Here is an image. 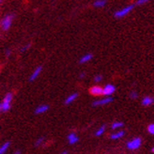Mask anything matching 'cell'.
Masks as SVG:
<instances>
[{
  "label": "cell",
  "instance_id": "obj_1",
  "mask_svg": "<svg viewBox=\"0 0 154 154\" xmlns=\"http://www.w3.org/2000/svg\"><path fill=\"white\" fill-rule=\"evenodd\" d=\"M12 101V94L11 93H8L1 103V107H2V112H7L9 111L11 108V104Z\"/></svg>",
  "mask_w": 154,
  "mask_h": 154
},
{
  "label": "cell",
  "instance_id": "obj_2",
  "mask_svg": "<svg viewBox=\"0 0 154 154\" xmlns=\"http://www.w3.org/2000/svg\"><path fill=\"white\" fill-rule=\"evenodd\" d=\"M134 9V5H129L127 7H124V8H122V9L119 10L115 12V17L116 18H122V17H124L126 16L127 14H129L131 11H133Z\"/></svg>",
  "mask_w": 154,
  "mask_h": 154
},
{
  "label": "cell",
  "instance_id": "obj_3",
  "mask_svg": "<svg viewBox=\"0 0 154 154\" xmlns=\"http://www.w3.org/2000/svg\"><path fill=\"white\" fill-rule=\"evenodd\" d=\"M141 144H142L141 138H139V137L134 138V139L130 140V141L127 143V149H130V150H135V149H138L140 148Z\"/></svg>",
  "mask_w": 154,
  "mask_h": 154
},
{
  "label": "cell",
  "instance_id": "obj_4",
  "mask_svg": "<svg viewBox=\"0 0 154 154\" xmlns=\"http://www.w3.org/2000/svg\"><path fill=\"white\" fill-rule=\"evenodd\" d=\"M12 20H13V16L12 15H7V16H5L3 19H2V21H1V27H2V29L3 30H8L10 27H11V24H12Z\"/></svg>",
  "mask_w": 154,
  "mask_h": 154
},
{
  "label": "cell",
  "instance_id": "obj_5",
  "mask_svg": "<svg viewBox=\"0 0 154 154\" xmlns=\"http://www.w3.org/2000/svg\"><path fill=\"white\" fill-rule=\"evenodd\" d=\"M115 91H116L115 86H113L111 84H107L103 88V95H104L106 97H110L112 94H114Z\"/></svg>",
  "mask_w": 154,
  "mask_h": 154
},
{
  "label": "cell",
  "instance_id": "obj_6",
  "mask_svg": "<svg viewBox=\"0 0 154 154\" xmlns=\"http://www.w3.org/2000/svg\"><path fill=\"white\" fill-rule=\"evenodd\" d=\"M112 102H113V99L111 97H104L103 99H100V100H97V101L93 102L92 105L93 106H103V105H106Z\"/></svg>",
  "mask_w": 154,
  "mask_h": 154
},
{
  "label": "cell",
  "instance_id": "obj_7",
  "mask_svg": "<svg viewBox=\"0 0 154 154\" xmlns=\"http://www.w3.org/2000/svg\"><path fill=\"white\" fill-rule=\"evenodd\" d=\"M89 93L92 96H102L103 95V88L100 87V86H93L91 87L89 89Z\"/></svg>",
  "mask_w": 154,
  "mask_h": 154
},
{
  "label": "cell",
  "instance_id": "obj_8",
  "mask_svg": "<svg viewBox=\"0 0 154 154\" xmlns=\"http://www.w3.org/2000/svg\"><path fill=\"white\" fill-rule=\"evenodd\" d=\"M42 71V66L37 67V68L35 69V70H34V72L31 73V75H30V77H29V81H30V82H33L34 80H36V79L38 78V75L41 74Z\"/></svg>",
  "mask_w": 154,
  "mask_h": 154
},
{
  "label": "cell",
  "instance_id": "obj_9",
  "mask_svg": "<svg viewBox=\"0 0 154 154\" xmlns=\"http://www.w3.org/2000/svg\"><path fill=\"white\" fill-rule=\"evenodd\" d=\"M125 134V132L122 130H119V131H115V133L111 134H110V138L112 140H118V139H120Z\"/></svg>",
  "mask_w": 154,
  "mask_h": 154
},
{
  "label": "cell",
  "instance_id": "obj_10",
  "mask_svg": "<svg viewBox=\"0 0 154 154\" xmlns=\"http://www.w3.org/2000/svg\"><path fill=\"white\" fill-rule=\"evenodd\" d=\"M49 109V106L47 104H42L40 106H38L37 108L35 109V114L36 115H41V114H43L45 113L46 111H48Z\"/></svg>",
  "mask_w": 154,
  "mask_h": 154
},
{
  "label": "cell",
  "instance_id": "obj_11",
  "mask_svg": "<svg viewBox=\"0 0 154 154\" xmlns=\"http://www.w3.org/2000/svg\"><path fill=\"white\" fill-rule=\"evenodd\" d=\"M78 140H79L78 136H77L76 134H74V133H71L70 134L68 135V142H69V144L74 145V144H76L77 142H78Z\"/></svg>",
  "mask_w": 154,
  "mask_h": 154
},
{
  "label": "cell",
  "instance_id": "obj_12",
  "mask_svg": "<svg viewBox=\"0 0 154 154\" xmlns=\"http://www.w3.org/2000/svg\"><path fill=\"white\" fill-rule=\"evenodd\" d=\"M154 103V99L150 96H146L142 100V104L144 106H149Z\"/></svg>",
  "mask_w": 154,
  "mask_h": 154
},
{
  "label": "cell",
  "instance_id": "obj_13",
  "mask_svg": "<svg viewBox=\"0 0 154 154\" xmlns=\"http://www.w3.org/2000/svg\"><path fill=\"white\" fill-rule=\"evenodd\" d=\"M77 97H78V94L77 93H72L71 95H69L65 100V104H71L77 99Z\"/></svg>",
  "mask_w": 154,
  "mask_h": 154
},
{
  "label": "cell",
  "instance_id": "obj_14",
  "mask_svg": "<svg viewBox=\"0 0 154 154\" xmlns=\"http://www.w3.org/2000/svg\"><path fill=\"white\" fill-rule=\"evenodd\" d=\"M91 58H92V55H91V54H86V55H84V56L80 58L79 63H80V64L87 63V62H88V61L91 60Z\"/></svg>",
  "mask_w": 154,
  "mask_h": 154
},
{
  "label": "cell",
  "instance_id": "obj_15",
  "mask_svg": "<svg viewBox=\"0 0 154 154\" xmlns=\"http://www.w3.org/2000/svg\"><path fill=\"white\" fill-rule=\"evenodd\" d=\"M10 146H11L10 142H5L3 145L0 146V154H5L7 152V150L9 149Z\"/></svg>",
  "mask_w": 154,
  "mask_h": 154
},
{
  "label": "cell",
  "instance_id": "obj_16",
  "mask_svg": "<svg viewBox=\"0 0 154 154\" xmlns=\"http://www.w3.org/2000/svg\"><path fill=\"white\" fill-rule=\"evenodd\" d=\"M122 127H123V123L120 122V121H115V122L112 123V125H111V128L114 131H119Z\"/></svg>",
  "mask_w": 154,
  "mask_h": 154
},
{
  "label": "cell",
  "instance_id": "obj_17",
  "mask_svg": "<svg viewBox=\"0 0 154 154\" xmlns=\"http://www.w3.org/2000/svg\"><path fill=\"white\" fill-rule=\"evenodd\" d=\"M105 4H106V0H96L93 3V6L96 8H103L105 6Z\"/></svg>",
  "mask_w": 154,
  "mask_h": 154
},
{
  "label": "cell",
  "instance_id": "obj_18",
  "mask_svg": "<svg viewBox=\"0 0 154 154\" xmlns=\"http://www.w3.org/2000/svg\"><path fill=\"white\" fill-rule=\"evenodd\" d=\"M105 126L104 125H103V126H101L100 127L97 131H96V133H95V135L96 136H102L104 133H105Z\"/></svg>",
  "mask_w": 154,
  "mask_h": 154
},
{
  "label": "cell",
  "instance_id": "obj_19",
  "mask_svg": "<svg viewBox=\"0 0 154 154\" xmlns=\"http://www.w3.org/2000/svg\"><path fill=\"white\" fill-rule=\"evenodd\" d=\"M148 132H149L150 134L154 135V123H151V124H149V125L148 126Z\"/></svg>",
  "mask_w": 154,
  "mask_h": 154
},
{
  "label": "cell",
  "instance_id": "obj_20",
  "mask_svg": "<svg viewBox=\"0 0 154 154\" xmlns=\"http://www.w3.org/2000/svg\"><path fill=\"white\" fill-rule=\"evenodd\" d=\"M43 141H44L43 137H41V138H38V139H37V141L35 142V147H40V146L43 143Z\"/></svg>",
  "mask_w": 154,
  "mask_h": 154
},
{
  "label": "cell",
  "instance_id": "obj_21",
  "mask_svg": "<svg viewBox=\"0 0 154 154\" xmlns=\"http://www.w3.org/2000/svg\"><path fill=\"white\" fill-rule=\"evenodd\" d=\"M137 97H138V94H137V92H135V91H132L130 93V98L131 99L135 100V99H137Z\"/></svg>",
  "mask_w": 154,
  "mask_h": 154
},
{
  "label": "cell",
  "instance_id": "obj_22",
  "mask_svg": "<svg viewBox=\"0 0 154 154\" xmlns=\"http://www.w3.org/2000/svg\"><path fill=\"white\" fill-rule=\"evenodd\" d=\"M149 1V0H137V1H136V5L141 6V5H144L146 3H148Z\"/></svg>",
  "mask_w": 154,
  "mask_h": 154
},
{
  "label": "cell",
  "instance_id": "obj_23",
  "mask_svg": "<svg viewBox=\"0 0 154 154\" xmlns=\"http://www.w3.org/2000/svg\"><path fill=\"white\" fill-rule=\"evenodd\" d=\"M102 80H103V76L102 75H96L94 77V82L95 83H100Z\"/></svg>",
  "mask_w": 154,
  "mask_h": 154
},
{
  "label": "cell",
  "instance_id": "obj_24",
  "mask_svg": "<svg viewBox=\"0 0 154 154\" xmlns=\"http://www.w3.org/2000/svg\"><path fill=\"white\" fill-rule=\"evenodd\" d=\"M29 45H30V44H27V45H26V47H24V48L22 49V52H24V51H26V49H28V48H29Z\"/></svg>",
  "mask_w": 154,
  "mask_h": 154
},
{
  "label": "cell",
  "instance_id": "obj_25",
  "mask_svg": "<svg viewBox=\"0 0 154 154\" xmlns=\"http://www.w3.org/2000/svg\"><path fill=\"white\" fill-rule=\"evenodd\" d=\"M12 154H21V152H20L19 150H17V151H15V152H13Z\"/></svg>",
  "mask_w": 154,
  "mask_h": 154
},
{
  "label": "cell",
  "instance_id": "obj_26",
  "mask_svg": "<svg viewBox=\"0 0 154 154\" xmlns=\"http://www.w3.org/2000/svg\"><path fill=\"white\" fill-rule=\"evenodd\" d=\"M60 154H68V151L67 150H64V151H62Z\"/></svg>",
  "mask_w": 154,
  "mask_h": 154
},
{
  "label": "cell",
  "instance_id": "obj_27",
  "mask_svg": "<svg viewBox=\"0 0 154 154\" xmlns=\"http://www.w3.org/2000/svg\"><path fill=\"white\" fill-rule=\"evenodd\" d=\"M84 76H85V73H81L79 77H80V78H83V77H84Z\"/></svg>",
  "mask_w": 154,
  "mask_h": 154
},
{
  "label": "cell",
  "instance_id": "obj_28",
  "mask_svg": "<svg viewBox=\"0 0 154 154\" xmlns=\"http://www.w3.org/2000/svg\"><path fill=\"white\" fill-rule=\"evenodd\" d=\"M2 111V107H1V103H0V112Z\"/></svg>",
  "mask_w": 154,
  "mask_h": 154
},
{
  "label": "cell",
  "instance_id": "obj_29",
  "mask_svg": "<svg viewBox=\"0 0 154 154\" xmlns=\"http://www.w3.org/2000/svg\"><path fill=\"white\" fill-rule=\"evenodd\" d=\"M151 151H152V152H153V153H154V148H153V149H151Z\"/></svg>",
  "mask_w": 154,
  "mask_h": 154
},
{
  "label": "cell",
  "instance_id": "obj_30",
  "mask_svg": "<svg viewBox=\"0 0 154 154\" xmlns=\"http://www.w3.org/2000/svg\"><path fill=\"white\" fill-rule=\"evenodd\" d=\"M2 2V0H0V3H1Z\"/></svg>",
  "mask_w": 154,
  "mask_h": 154
}]
</instances>
